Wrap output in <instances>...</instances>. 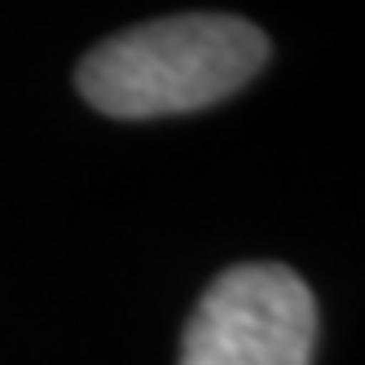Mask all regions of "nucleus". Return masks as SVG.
I'll use <instances>...</instances> for the list:
<instances>
[{
    "label": "nucleus",
    "mask_w": 365,
    "mask_h": 365,
    "mask_svg": "<svg viewBox=\"0 0 365 365\" xmlns=\"http://www.w3.org/2000/svg\"><path fill=\"white\" fill-rule=\"evenodd\" d=\"M269 36L238 14H172L93 44L75 66L80 97L115 119L207 110L255 80Z\"/></svg>",
    "instance_id": "obj_1"
},
{
    "label": "nucleus",
    "mask_w": 365,
    "mask_h": 365,
    "mask_svg": "<svg viewBox=\"0 0 365 365\" xmlns=\"http://www.w3.org/2000/svg\"><path fill=\"white\" fill-rule=\"evenodd\" d=\"M317 299L273 259L225 269L180 334V365H312Z\"/></svg>",
    "instance_id": "obj_2"
}]
</instances>
